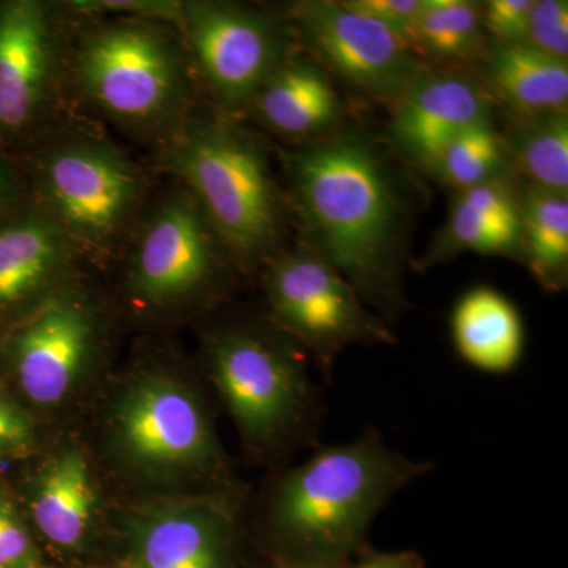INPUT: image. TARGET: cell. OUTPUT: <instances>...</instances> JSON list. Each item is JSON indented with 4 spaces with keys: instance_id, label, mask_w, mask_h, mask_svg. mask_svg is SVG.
<instances>
[{
    "instance_id": "cell-1",
    "label": "cell",
    "mask_w": 568,
    "mask_h": 568,
    "mask_svg": "<svg viewBox=\"0 0 568 568\" xmlns=\"http://www.w3.org/2000/svg\"><path fill=\"white\" fill-rule=\"evenodd\" d=\"M433 469V462L407 457L366 426L349 443L317 446L283 470L265 500V526L286 549L284 559L347 564L383 508Z\"/></svg>"
},
{
    "instance_id": "cell-2",
    "label": "cell",
    "mask_w": 568,
    "mask_h": 568,
    "mask_svg": "<svg viewBox=\"0 0 568 568\" xmlns=\"http://www.w3.org/2000/svg\"><path fill=\"white\" fill-rule=\"evenodd\" d=\"M295 205L327 261L366 304L390 317L402 310L394 186L368 145L342 138L291 160Z\"/></svg>"
},
{
    "instance_id": "cell-3",
    "label": "cell",
    "mask_w": 568,
    "mask_h": 568,
    "mask_svg": "<svg viewBox=\"0 0 568 568\" xmlns=\"http://www.w3.org/2000/svg\"><path fill=\"white\" fill-rule=\"evenodd\" d=\"M209 375L242 440L257 457L321 446L323 388L313 383L297 343L233 328L212 339Z\"/></svg>"
},
{
    "instance_id": "cell-4",
    "label": "cell",
    "mask_w": 568,
    "mask_h": 568,
    "mask_svg": "<svg viewBox=\"0 0 568 568\" xmlns=\"http://www.w3.org/2000/svg\"><path fill=\"white\" fill-rule=\"evenodd\" d=\"M168 166L192 190L209 226L244 257L264 253L278 233V200L263 153L220 123L190 126Z\"/></svg>"
},
{
    "instance_id": "cell-5",
    "label": "cell",
    "mask_w": 568,
    "mask_h": 568,
    "mask_svg": "<svg viewBox=\"0 0 568 568\" xmlns=\"http://www.w3.org/2000/svg\"><path fill=\"white\" fill-rule=\"evenodd\" d=\"M81 88L115 122L153 130L174 118L185 99L181 52L166 33L144 21L100 26L77 55Z\"/></svg>"
},
{
    "instance_id": "cell-6",
    "label": "cell",
    "mask_w": 568,
    "mask_h": 568,
    "mask_svg": "<svg viewBox=\"0 0 568 568\" xmlns=\"http://www.w3.org/2000/svg\"><path fill=\"white\" fill-rule=\"evenodd\" d=\"M265 291L280 331L312 353L325 379L347 346L395 343L386 320L369 313L353 284L315 252L278 257Z\"/></svg>"
},
{
    "instance_id": "cell-7",
    "label": "cell",
    "mask_w": 568,
    "mask_h": 568,
    "mask_svg": "<svg viewBox=\"0 0 568 568\" xmlns=\"http://www.w3.org/2000/svg\"><path fill=\"white\" fill-rule=\"evenodd\" d=\"M40 192L47 215L67 237L104 245L136 211L141 181L132 163L110 145L71 141L48 153Z\"/></svg>"
},
{
    "instance_id": "cell-8",
    "label": "cell",
    "mask_w": 568,
    "mask_h": 568,
    "mask_svg": "<svg viewBox=\"0 0 568 568\" xmlns=\"http://www.w3.org/2000/svg\"><path fill=\"white\" fill-rule=\"evenodd\" d=\"M115 429L126 457L145 469L223 476V454L204 406L171 377L134 383L122 396Z\"/></svg>"
},
{
    "instance_id": "cell-9",
    "label": "cell",
    "mask_w": 568,
    "mask_h": 568,
    "mask_svg": "<svg viewBox=\"0 0 568 568\" xmlns=\"http://www.w3.org/2000/svg\"><path fill=\"white\" fill-rule=\"evenodd\" d=\"M181 28L197 69L226 106L256 97L282 65V39L267 18L241 7L183 2Z\"/></svg>"
},
{
    "instance_id": "cell-10",
    "label": "cell",
    "mask_w": 568,
    "mask_h": 568,
    "mask_svg": "<svg viewBox=\"0 0 568 568\" xmlns=\"http://www.w3.org/2000/svg\"><path fill=\"white\" fill-rule=\"evenodd\" d=\"M294 17L312 50L373 95L403 93L418 77L409 44L346 2L298 3Z\"/></svg>"
},
{
    "instance_id": "cell-11",
    "label": "cell",
    "mask_w": 568,
    "mask_h": 568,
    "mask_svg": "<svg viewBox=\"0 0 568 568\" xmlns=\"http://www.w3.org/2000/svg\"><path fill=\"white\" fill-rule=\"evenodd\" d=\"M207 220L193 197L175 196L145 224L132 264V286L151 304L196 293L213 274Z\"/></svg>"
},
{
    "instance_id": "cell-12",
    "label": "cell",
    "mask_w": 568,
    "mask_h": 568,
    "mask_svg": "<svg viewBox=\"0 0 568 568\" xmlns=\"http://www.w3.org/2000/svg\"><path fill=\"white\" fill-rule=\"evenodd\" d=\"M47 3H0V134L14 138L39 119L54 77V29Z\"/></svg>"
},
{
    "instance_id": "cell-13",
    "label": "cell",
    "mask_w": 568,
    "mask_h": 568,
    "mask_svg": "<svg viewBox=\"0 0 568 568\" xmlns=\"http://www.w3.org/2000/svg\"><path fill=\"white\" fill-rule=\"evenodd\" d=\"M235 537V506L215 497L155 508L134 523V568H227Z\"/></svg>"
},
{
    "instance_id": "cell-14",
    "label": "cell",
    "mask_w": 568,
    "mask_h": 568,
    "mask_svg": "<svg viewBox=\"0 0 568 568\" xmlns=\"http://www.w3.org/2000/svg\"><path fill=\"white\" fill-rule=\"evenodd\" d=\"M93 324L88 310L55 298L37 313L14 339V365L22 392L41 406L70 394L91 353Z\"/></svg>"
},
{
    "instance_id": "cell-15",
    "label": "cell",
    "mask_w": 568,
    "mask_h": 568,
    "mask_svg": "<svg viewBox=\"0 0 568 568\" xmlns=\"http://www.w3.org/2000/svg\"><path fill=\"white\" fill-rule=\"evenodd\" d=\"M484 119L487 100L473 82L454 74H418L403 92L392 133L414 159L435 164L448 142Z\"/></svg>"
},
{
    "instance_id": "cell-16",
    "label": "cell",
    "mask_w": 568,
    "mask_h": 568,
    "mask_svg": "<svg viewBox=\"0 0 568 568\" xmlns=\"http://www.w3.org/2000/svg\"><path fill=\"white\" fill-rule=\"evenodd\" d=\"M452 339L465 364L477 372L504 376L515 372L525 354L526 334L517 306L488 286L467 291L450 317Z\"/></svg>"
},
{
    "instance_id": "cell-17",
    "label": "cell",
    "mask_w": 568,
    "mask_h": 568,
    "mask_svg": "<svg viewBox=\"0 0 568 568\" xmlns=\"http://www.w3.org/2000/svg\"><path fill=\"white\" fill-rule=\"evenodd\" d=\"M97 497L88 459L65 450L41 470L32 496V517L50 544L80 547L91 526Z\"/></svg>"
},
{
    "instance_id": "cell-18",
    "label": "cell",
    "mask_w": 568,
    "mask_h": 568,
    "mask_svg": "<svg viewBox=\"0 0 568 568\" xmlns=\"http://www.w3.org/2000/svg\"><path fill=\"white\" fill-rule=\"evenodd\" d=\"M70 239L47 213L0 226V305L17 304L61 271Z\"/></svg>"
},
{
    "instance_id": "cell-19",
    "label": "cell",
    "mask_w": 568,
    "mask_h": 568,
    "mask_svg": "<svg viewBox=\"0 0 568 568\" xmlns=\"http://www.w3.org/2000/svg\"><path fill=\"white\" fill-rule=\"evenodd\" d=\"M253 100L263 121L286 136L323 132L339 114L334 88L310 63L280 65Z\"/></svg>"
},
{
    "instance_id": "cell-20",
    "label": "cell",
    "mask_w": 568,
    "mask_h": 568,
    "mask_svg": "<svg viewBox=\"0 0 568 568\" xmlns=\"http://www.w3.org/2000/svg\"><path fill=\"white\" fill-rule=\"evenodd\" d=\"M489 77L497 93L523 114L566 111L567 61L528 43H497L489 58Z\"/></svg>"
},
{
    "instance_id": "cell-21",
    "label": "cell",
    "mask_w": 568,
    "mask_h": 568,
    "mask_svg": "<svg viewBox=\"0 0 568 568\" xmlns=\"http://www.w3.org/2000/svg\"><path fill=\"white\" fill-rule=\"evenodd\" d=\"M519 209L530 271L545 290H562L568 265L567 194L530 189Z\"/></svg>"
},
{
    "instance_id": "cell-22",
    "label": "cell",
    "mask_w": 568,
    "mask_h": 568,
    "mask_svg": "<svg viewBox=\"0 0 568 568\" xmlns=\"http://www.w3.org/2000/svg\"><path fill=\"white\" fill-rule=\"evenodd\" d=\"M519 166L545 192L567 194L568 121L566 111L537 115L514 142Z\"/></svg>"
},
{
    "instance_id": "cell-23",
    "label": "cell",
    "mask_w": 568,
    "mask_h": 568,
    "mask_svg": "<svg viewBox=\"0 0 568 568\" xmlns=\"http://www.w3.org/2000/svg\"><path fill=\"white\" fill-rule=\"evenodd\" d=\"M481 13L465 0H425L410 44L439 59H463L480 41Z\"/></svg>"
},
{
    "instance_id": "cell-24",
    "label": "cell",
    "mask_w": 568,
    "mask_h": 568,
    "mask_svg": "<svg viewBox=\"0 0 568 568\" xmlns=\"http://www.w3.org/2000/svg\"><path fill=\"white\" fill-rule=\"evenodd\" d=\"M504 159L506 145L493 129L489 119H484L448 142L435 164L447 182L466 190L495 181Z\"/></svg>"
},
{
    "instance_id": "cell-25",
    "label": "cell",
    "mask_w": 568,
    "mask_h": 568,
    "mask_svg": "<svg viewBox=\"0 0 568 568\" xmlns=\"http://www.w3.org/2000/svg\"><path fill=\"white\" fill-rule=\"evenodd\" d=\"M519 244L518 237L497 226L459 194L443 233V246L437 250L443 256L459 252L510 254L517 252Z\"/></svg>"
},
{
    "instance_id": "cell-26",
    "label": "cell",
    "mask_w": 568,
    "mask_h": 568,
    "mask_svg": "<svg viewBox=\"0 0 568 568\" xmlns=\"http://www.w3.org/2000/svg\"><path fill=\"white\" fill-rule=\"evenodd\" d=\"M525 43L560 61H567L568 3L562 0L532 2Z\"/></svg>"
},
{
    "instance_id": "cell-27",
    "label": "cell",
    "mask_w": 568,
    "mask_h": 568,
    "mask_svg": "<svg viewBox=\"0 0 568 568\" xmlns=\"http://www.w3.org/2000/svg\"><path fill=\"white\" fill-rule=\"evenodd\" d=\"M39 556L20 515L0 496V568H37Z\"/></svg>"
},
{
    "instance_id": "cell-28",
    "label": "cell",
    "mask_w": 568,
    "mask_h": 568,
    "mask_svg": "<svg viewBox=\"0 0 568 568\" xmlns=\"http://www.w3.org/2000/svg\"><path fill=\"white\" fill-rule=\"evenodd\" d=\"M182 3L166 0H81L70 2V6L88 14H130V20L170 21L181 24Z\"/></svg>"
},
{
    "instance_id": "cell-29",
    "label": "cell",
    "mask_w": 568,
    "mask_h": 568,
    "mask_svg": "<svg viewBox=\"0 0 568 568\" xmlns=\"http://www.w3.org/2000/svg\"><path fill=\"white\" fill-rule=\"evenodd\" d=\"M346 3L386 26L410 47V37L424 10L425 0H353Z\"/></svg>"
},
{
    "instance_id": "cell-30",
    "label": "cell",
    "mask_w": 568,
    "mask_h": 568,
    "mask_svg": "<svg viewBox=\"0 0 568 568\" xmlns=\"http://www.w3.org/2000/svg\"><path fill=\"white\" fill-rule=\"evenodd\" d=\"M530 7V0H493L485 7L481 24H485L499 43H525Z\"/></svg>"
},
{
    "instance_id": "cell-31",
    "label": "cell",
    "mask_w": 568,
    "mask_h": 568,
    "mask_svg": "<svg viewBox=\"0 0 568 568\" xmlns=\"http://www.w3.org/2000/svg\"><path fill=\"white\" fill-rule=\"evenodd\" d=\"M31 435L29 418L0 399V454L24 446Z\"/></svg>"
},
{
    "instance_id": "cell-32",
    "label": "cell",
    "mask_w": 568,
    "mask_h": 568,
    "mask_svg": "<svg viewBox=\"0 0 568 568\" xmlns=\"http://www.w3.org/2000/svg\"><path fill=\"white\" fill-rule=\"evenodd\" d=\"M345 568H425L424 558L416 551H368L357 562H347Z\"/></svg>"
},
{
    "instance_id": "cell-33",
    "label": "cell",
    "mask_w": 568,
    "mask_h": 568,
    "mask_svg": "<svg viewBox=\"0 0 568 568\" xmlns=\"http://www.w3.org/2000/svg\"><path fill=\"white\" fill-rule=\"evenodd\" d=\"M347 564L327 562L316 559H283L280 566L274 568H345Z\"/></svg>"
},
{
    "instance_id": "cell-34",
    "label": "cell",
    "mask_w": 568,
    "mask_h": 568,
    "mask_svg": "<svg viewBox=\"0 0 568 568\" xmlns=\"http://www.w3.org/2000/svg\"><path fill=\"white\" fill-rule=\"evenodd\" d=\"M10 190V175L2 163H0V201L7 196Z\"/></svg>"
}]
</instances>
